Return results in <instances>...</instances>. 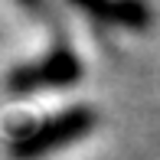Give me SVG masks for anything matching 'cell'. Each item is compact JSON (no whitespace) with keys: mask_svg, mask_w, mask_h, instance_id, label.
Returning a JSON list of instances; mask_svg holds the SVG:
<instances>
[{"mask_svg":"<svg viewBox=\"0 0 160 160\" xmlns=\"http://www.w3.org/2000/svg\"><path fill=\"white\" fill-rule=\"evenodd\" d=\"M69 3L88 17L101 20V23L121 26V30L141 33L150 26V7L144 0H69Z\"/></svg>","mask_w":160,"mask_h":160,"instance_id":"cell-3","label":"cell"},{"mask_svg":"<svg viewBox=\"0 0 160 160\" xmlns=\"http://www.w3.org/2000/svg\"><path fill=\"white\" fill-rule=\"evenodd\" d=\"M82 78V59L69 46H52L39 59L20 62L3 75V88L10 95H30L39 88H69Z\"/></svg>","mask_w":160,"mask_h":160,"instance_id":"cell-2","label":"cell"},{"mask_svg":"<svg viewBox=\"0 0 160 160\" xmlns=\"http://www.w3.org/2000/svg\"><path fill=\"white\" fill-rule=\"evenodd\" d=\"M95 124H98V114L88 105H69L62 111L46 114V118L23 121L10 134V157L13 160H42L52 150L88 137Z\"/></svg>","mask_w":160,"mask_h":160,"instance_id":"cell-1","label":"cell"}]
</instances>
